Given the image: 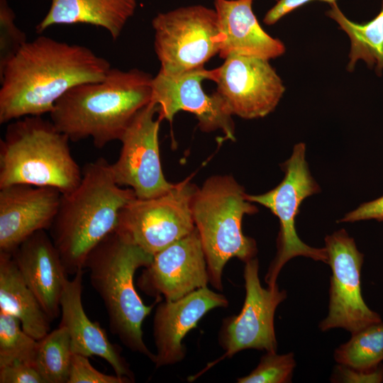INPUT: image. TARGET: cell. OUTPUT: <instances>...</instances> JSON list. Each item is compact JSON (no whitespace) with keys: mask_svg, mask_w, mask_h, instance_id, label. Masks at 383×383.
<instances>
[{"mask_svg":"<svg viewBox=\"0 0 383 383\" xmlns=\"http://www.w3.org/2000/svg\"><path fill=\"white\" fill-rule=\"evenodd\" d=\"M332 382L340 383H379L383 381V367L362 370L338 364L331 377Z\"/></svg>","mask_w":383,"mask_h":383,"instance_id":"f546056e","label":"cell"},{"mask_svg":"<svg viewBox=\"0 0 383 383\" xmlns=\"http://www.w3.org/2000/svg\"><path fill=\"white\" fill-rule=\"evenodd\" d=\"M38 340L23 329L19 320L0 309V367L14 362L35 367Z\"/></svg>","mask_w":383,"mask_h":383,"instance_id":"484cf974","label":"cell"},{"mask_svg":"<svg viewBox=\"0 0 383 383\" xmlns=\"http://www.w3.org/2000/svg\"><path fill=\"white\" fill-rule=\"evenodd\" d=\"M131 379L99 372L89 362L88 357L73 353L67 383H130Z\"/></svg>","mask_w":383,"mask_h":383,"instance_id":"f1b7e54d","label":"cell"},{"mask_svg":"<svg viewBox=\"0 0 383 383\" xmlns=\"http://www.w3.org/2000/svg\"><path fill=\"white\" fill-rule=\"evenodd\" d=\"M204 79H211V70L204 67L175 77L158 72L152 78L151 99L158 106V117L172 123L178 111H188L195 115L202 131L220 130L226 139L235 141L233 114L216 91L211 95L204 91Z\"/></svg>","mask_w":383,"mask_h":383,"instance_id":"5bb4252c","label":"cell"},{"mask_svg":"<svg viewBox=\"0 0 383 383\" xmlns=\"http://www.w3.org/2000/svg\"><path fill=\"white\" fill-rule=\"evenodd\" d=\"M152 258L114 231L89 252L85 267L104 304L111 332L126 348L154 362L155 355L143 340L142 324L160 299L145 305L134 284L136 270L148 266Z\"/></svg>","mask_w":383,"mask_h":383,"instance_id":"277c9868","label":"cell"},{"mask_svg":"<svg viewBox=\"0 0 383 383\" xmlns=\"http://www.w3.org/2000/svg\"><path fill=\"white\" fill-rule=\"evenodd\" d=\"M305 154L304 143L295 145L291 157L281 165L284 172L282 181L266 193L246 196L248 201L269 209L279 221L277 253L265 277L269 287L277 285L280 271L294 257L303 256L328 264L326 248L308 245L300 239L296 230L295 220L301 202L321 190L311 175Z\"/></svg>","mask_w":383,"mask_h":383,"instance_id":"52a82bcc","label":"cell"},{"mask_svg":"<svg viewBox=\"0 0 383 383\" xmlns=\"http://www.w3.org/2000/svg\"><path fill=\"white\" fill-rule=\"evenodd\" d=\"M62 193L51 187L16 184L0 189V252H12L37 231H49Z\"/></svg>","mask_w":383,"mask_h":383,"instance_id":"2e32d148","label":"cell"},{"mask_svg":"<svg viewBox=\"0 0 383 383\" xmlns=\"http://www.w3.org/2000/svg\"><path fill=\"white\" fill-rule=\"evenodd\" d=\"M26 284L52 321L59 316L60 300L68 280L62 260L47 231L35 232L11 254Z\"/></svg>","mask_w":383,"mask_h":383,"instance_id":"ac0fdd59","label":"cell"},{"mask_svg":"<svg viewBox=\"0 0 383 383\" xmlns=\"http://www.w3.org/2000/svg\"><path fill=\"white\" fill-rule=\"evenodd\" d=\"M217 85L233 115L252 119L271 113L282 99L285 87L269 60L231 55L218 67L211 70V79Z\"/></svg>","mask_w":383,"mask_h":383,"instance_id":"4fadbf2b","label":"cell"},{"mask_svg":"<svg viewBox=\"0 0 383 383\" xmlns=\"http://www.w3.org/2000/svg\"><path fill=\"white\" fill-rule=\"evenodd\" d=\"M246 196L244 188L230 175L209 177L193 196L192 215L205 253L209 283L220 291L228 260L236 257L245 262L257 252L255 240L242 230L243 216L258 211Z\"/></svg>","mask_w":383,"mask_h":383,"instance_id":"8992f818","label":"cell"},{"mask_svg":"<svg viewBox=\"0 0 383 383\" xmlns=\"http://www.w3.org/2000/svg\"><path fill=\"white\" fill-rule=\"evenodd\" d=\"M0 309L17 318L25 332L38 340L51 319L23 279L11 254L0 252Z\"/></svg>","mask_w":383,"mask_h":383,"instance_id":"7402d4cb","label":"cell"},{"mask_svg":"<svg viewBox=\"0 0 383 383\" xmlns=\"http://www.w3.org/2000/svg\"><path fill=\"white\" fill-rule=\"evenodd\" d=\"M313 0H279L265 14L263 21L267 25H272L288 13Z\"/></svg>","mask_w":383,"mask_h":383,"instance_id":"d6a6232c","label":"cell"},{"mask_svg":"<svg viewBox=\"0 0 383 383\" xmlns=\"http://www.w3.org/2000/svg\"><path fill=\"white\" fill-rule=\"evenodd\" d=\"M135 197L115 182L104 158L85 165L79 185L62 194L49 229L67 274L85 268L89 252L116 230L121 209Z\"/></svg>","mask_w":383,"mask_h":383,"instance_id":"3957f363","label":"cell"},{"mask_svg":"<svg viewBox=\"0 0 383 383\" xmlns=\"http://www.w3.org/2000/svg\"><path fill=\"white\" fill-rule=\"evenodd\" d=\"M0 383H45V381L33 365L17 361L0 367Z\"/></svg>","mask_w":383,"mask_h":383,"instance_id":"4dcf8cb0","label":"cell"},{"mask_svg":"<svg viewBox=\"0 0 383 383\" xmlns=\"http://www.w3.org/2000/svg\"><path fill=\"white\" fill-rule=\"evenodd\" d=\"M83 270L67 280L60 300L61 320L70 334L71 350L86 357L99 356L106 360L115 374L135 382V375L121 355L120 348L110 342L106 331L87 316L82 300Z\"/></svg>","mask_w":383,"mask_h":383,"instance_id":"d6986e66","label":"cell"},{"mask_svg":"<svg viewBox=\"0 0 383 383\" xmlns=\"http://www.w3.org/2000/svg\"><path fill=\"white\" fill-rule=\"evenodd\" d=\"M228 306L223 294L201 288L174 301L157 305L153 319L155 367L175 365L186 356L182 340L209 311Z\"/></svg>","mask_w":383,"mask_h":383,"instance_id":"e0dca14e","label":"cell"},{"mask_svg":"<svg viewBox=\"0 0 383 383\" xmlns=\"http://www.w3.org/2000/svg\"><path fill=\"white\" fill-rule=\"evenodd\" d=\"M70 139L51 121L27 116L9 123L0 141V189L16 184L51 187L62 194L80 183Z\"/></svg>","mask_w":383,"mask_h":383,"instance_id":"5b68a950","label":"cell"},{"mask_svg":"<svg viewBox=\"0 0 383 383\" xmlns=\"http://www.w3.org/2000/svg\"><path fill=\"white\" fill-rule=\"evenodd\" d=\"M326 15L338 24L350 40L348 70L353 71L356 62L362 60L381 73L383 70V4L377 16L363 24L350 21L335 2L331 4Z\"/></svg>","mask_w":383,"mask_h":383,"instance_id":"603a6c76","label":"cell"},{"mask_svg":"<svg viewBox=\"0 0 383 383\" xmlns=\"http://www.w3.org/2000/svg\"><path fill=\"white\" fill-rule=\"evenodd\" d=\"M160 72L168 77L204 67L218 53L216 10L202 5L158 13L152 21Z\"/></svg>","mask_w":383,"mask_h":383,"instance_id":"ba28073f","label":"cell"},{"mask_svg":"<svg viewBox=\"0 0 383 383\" xmlns=\"http://www.w3.org/2000/svg\"><path fill=\"white\" fill-rule=\"evenodd\" d=\"M50 6L35 26L38 33L55 25L86 23L106 30L117 40L134 15L137 0H50Z\"/></svg>","mask_w":383,"mask_h":383,"instance_id":"44dd1931","label":"cell"},{"mask_svg":"<svg viewBox=\"0 0 383 383\" xmlns=\"http://www.w3.org/2000/svg\"><path fill=\"white\" fill-rule=\"evenodd\" d=\"M328 265L331 269L328 310L319 328H343L351 334L381 321L378 313L365 304L361 293L360 272L364 255L345 229L325 238Z\"/></svg>","mask_w":383,"mask_h":383,"instance_id":"8fae6325","label":"cell"},{"mask_svg":"<svg viewBox=\"0 0 383 383\" xmlns=\"http://www.w3.org/2000/svg\"><path fill=\"white\" fill-rule=\"evenodd\" d=\"M196 189L187 179L160 196L134 198L121 209L115 231L154 255L196 229L192 202Z\"/></svg>","mask_w":383,"mask_h":383,"instance_id":"9c48e42d","label":"cell"},{"mask_svg":"<svg viewBox=\"0 0 383 383\" xmlns=\"http://www.w3.org/2000/svg\"><path fill=\"white\" fill-rule=\"evenodd\" d=\"M15 20L16 14L7 0H0V72L28 42Z\"/></svg>","mask_w":383,"mask_h":383,"instance_id":"83f0119b","label":"cell"},{"mask_svg":"<svg viewBox=\"0 0 383 383\" xmlns=\"http://www.w3.org/2000/svg\"><path fill=\"white\" fill-rule=\"evenodd\" d=\"M245 297L238 315L223 320L218 333V343L224 354L207 364L194 380L216 364L247 349L277 352L274 318L277 306L287 298V292L274 287L264 288L259 278V262L254 257L245 262L243 270Z\"/></svg>","mask_w":383,"mask_h":383,"instance_id":"30bf717a","label":"cell"},{"mask_svg":"<svg viewBox=\"0 0 383 383\" xmlns=\"http://www.w3.org/2000/svg\"><path fill=\"white\" fill-rule=\"evenodd\" d=\"M72 355L70 334L64 326L38 340L35 365L45 383H67Z\"/></svg>","mask_w":383,"mask_h":383,"instance_id":"cb8c5ba5","label":"cell"},{"mask_svg":"<svg viewBox=\"0 0 383 383\" xmlns=\"http://www.w3.org/2000/svg\"><path fill=\"white\" fill-rule=\"evenodd\" d=\"M158 106L152 101L133 118L119 140L118 160L110 164L115 182L133 190L136 198L150 199L170 191L174 184L165 179L160 162Z\"/></svg>","mask_w":383,"mask_h":383,"instance_id":"7c38bea8","label":"cell"},{"mask_svg":"<svg viewBox=\"0 0 383 383\" xmlns=\"http://www.w3.org/2000/svg\"><path fill=\"white\" fill-rule=\"evenodd\" d=\"M351 335L348 341L335 350V361L362 370L380 365L383 360V322L372 323Z\"/></svg>","mask_w":383,"mask_h":383,"instance_id":"d4e9b609","label":"cell"},{"mask_svg":"<svg viewBox=\"0 0 383 383\" xmlns=\"http://www.w3.org/2000/svg\"><path fill=\"white\" fill-rule=\"evenodd\" d=\"M209 277L199 235L195 229L155 253L137 280L148 296L165 301L179 299L207 287Z\"/></svg>","mask_w":383,"mask_h":383,"instance_id":"9a60e30c","label":"cell"},{"mask_svg":"<svg viewBox=\"0 0 383 383\" xmlns=\"http://www.w3.org/2000/svg\"><path fill=\"white\" fill-rule=\"evenodd\" d=\"M370 219L383 221V196L362 204L355 210L346 213L338 222H355Z\"/></svg>","mask_w":383,"mask_h":383,"instance_id":"1f68e13d","label":"cell"},{"mask_svg":"<svg viewBox=\"0 0 383 383\" xmlns=\"http://www.w3.org/2000/svg\"><path fill=\"white\" fill-rule=\"evenodd\" d=\"M296 360L293 353L279 355L266 352L257 366L248 374L238 378V383H289L292 382Z\"/></svg>","mask_w":383,"mask_h":383,"instance_id":"4316f807","label":"cell"},{"mask_svg":"<svg viewBox=\"0 0 383 383\" xmlns=\"http://www.w3.org/2000/svg\"><path fill=\"white\" fill-rule=\"evenodd\" d=\"M153 77L138 70L111 68L99 82L76 85L60 98L50 121L70 141L91 138L97 148L118 140L151 102Z\"/></svg>","mask_w":383,"mask_h":383,"instance_id":"7a4b0ae2","label":"cell"},{"mask_svg":"<svg viewBox=\"0 0 383 383\" xmlns=\"http://www.w3.org/2000/svg\"><path fill=\"white\" fill-rule=\"evenodd\" d=\"M111 68L84 45L45 35L28 41L0 72V123L50 113L71 88L101 81Z\"/></svg>","mask_w":383,"mask_h":383,"instance_id":"6da1fadb","label":"cell"},{"mask_svg":"<svg viewBox=\"0 0 383 383\" xmlns=\"http://www.w3.org/2000/svg\"><path fill=\"white\" fill-rule=\"evenodd\" d=\"M319 1H325V2H328V3L331 4L335 2V0H319Z\"/></svg>","mask_w":383,"mask_h":383,"instance_id":"836d02e7","label":"cell"},{"mask_svg":"<svg viewBox=\"0 0 383 383\" xmlns=\"http://www.w3.org/2000/svg\"><path fill=\"white\" fill-rule=\"evenodd\" d=\"M254 0H214L219 31L218 54L271 60L285 52L284 43L267 33L253 11Z\"/></svg>","mask_w":383,"mask_h":383,"instance_id":"ffe728a7","label":"cell"}]
</instances>
